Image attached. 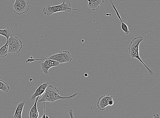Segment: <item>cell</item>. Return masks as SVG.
<instances>
[{"instance_id":"4fadbf2b","label":"cell","mask_w":160,"mask_h":118,"mask_svg":"<svg viewBox=\"0 0 160 118\" xmlns=\"http://www.w3.org/2000/svg\"><path fill=\"white\" fill-rule=\"evenodd\" d=\"M0 35L5 37L8 40L10 37L14 36V31L12 28L8 27L4 29H0Z\"/></svg>"},{"instance_id":"52a82bcc","label":"cell","mask_w":160,"mask_h":118,"mask_svg":"<svg viewBox=\"0 0 160 118\" xmlns=\"http://www.w3.org/2000/svg\"><path fill=\"white\" fill-rule=\"evenodd\" d=\"M45 61L41 63L42 72L45 75L48 74V70L51 68L59 66L60 63L56 61L52 60L47 58H44Z\"/></svg>"},{"instance_id":"9c48e42d","label":"cell","mask_w":160,"mask_h":118,"mask_svg":"<svg viewBox=\"0 0 160 118\" xmlns=\"http://www.w3.org/2000/svg\"><path fill=\"white\" fill-rule=\"evenodd\" d=\"M49 83L48 82H46L37 88L35 92L31 95V101H33L37 97L41 96L45 92L46 88L49 85Z\"/></svg>"},{"instance_id":"7c38bea8","label":"cell","mask_w":160,"mask_h":118,"mask_svg":"<svg viewBox=\"0 0 160 118\" xmlns=\"http://www.w3.org/2000/svg\"><path fill=\"white\" fill-rule=\"evenodd\" d=\"M24 101H22L19 103L17 105L16 110L13 116H12L13 118H22V114L23 108L25 104Z\"/></svg>"},{"instance_id":"2e32d148","label":"cell","mask_w":160,"mask_h":118,"mask_svg":"<svg viewBox=\"0 0 160 118\" xmlns=\"http://www.w3.org/2000/svg\"><path fill=\"white\" fill-rule=\"evenodd\" d=\"M121 28L122 30L125 32L126 34H129V27L124 22L121 23Z\"/></svg>"},{"instance_id":"5b68a950","label":"cell","mask_w":160,"mask_h":118,"mask_svg":"<svg viewBox=\"0 0 160 118\" xmlns=\"http://www.w3.org/2000/svg\"><path fill=\"white\" fill-rule=\"evenodd\" d=\"M47 59L56 61L60 63H71L72 60L70 53L67 51H60L58 54L52 55Z\"/></svg>"},{"instance_id":"277c9868","label":"cell","mask_w":160,"mask_h":118,"mask_svg":"<svg viewBox=\"0 0 160 118\" xmlns=\"http://www.w3.org/2000/svg\"><path fill=\"white\" fill-rule=\"evenodd\" d=\"M8 52L15 54L19 53L22 48V42L19 38L16 37H10L8 40Z\"/></svg>"},{"instance_id":"6da1fadb","label":"cell","mask_w":160,"mask_h":118,"mask_svg":"<svg viewBox=\"0 0 160 118\" xmlns=\"http://www.w3.org/2000/svg\"><path fill=\"white\" fill-rule=\"evenodd\" d=\"M78 95L77 93H75L72 95L67 97L61 96L60 95L59 90L56 87H54L52 85H48L45 91V93L39 102H53L59 99L71 100Z\"/></svg>"},{"instance_id":"7a4b0ae2","label":"cell","mask_w":160,"mask_h":118,"mask_svg":"<svg viewBox=\"0 0 160 118\" xmlns=\"http://www.w3.org/2000/svg\"><path fill=\"white\" fill-rule=\"evenodd\" d=\"M144 40V38L141 36L136 37L131 41L129 48V56L132 59L136 58L144 65L150 75H153L154 73L152 70L150 69L144 63L140 56L139 47L140 44Z\"/></svg>"},{"instance_id":"ac0fdd59","label":"cell","mask_w":160,"mask_h":118,"mask_svg":"<svg viewBox=\"0 0 160 118\" xmlns=\"http://www.w3.org/2000/svg\"><path fill=\"white\" fill-rule=\"evenodd\" d=\"M115 101L113 99L110 100L108 102V105L111 106L114 104Z\"/></svg>"},{"instance_id":"7402d4cb","label":"cell","mask_w":160,"mask_h":118,"mask_svg":"<svg viewBox=\"0 0 160 118\" xmlns=\"http://www.w3.org/2000/svg\"><path fill=\"white\" fill-rule=\"evenodd\" d=\"M30 58H33V57L31 56V57H30Z\"/></svg>"},{"instance_id":"9a60e30c","label":"cell","mask_w":160,"mask_h":118,"mask_svg":"<svg viewBox=\"0 0 160 118\" xmlns=\"http://www.w3.org/2000/svg\"><path fill=\"white\" fill-rule=\"evenodd\" d=\"M10 90V87L5 82L0 79V90L7 93Z\"/></svg>"},{"instance_id":"8992f818","label":"cell","mask_w":160,"mask_h":118,"mask_svg":"<svg viewBox=\"0 0 160 118\" xmlns=\"http://www.w3.org/2000/svg\"><path fill=\"white\" fill-rule=\"evenodd\" d=\"M13 8L14 12L19 15L27 13L29 5L27 0H16Z\"/></svg>"},{"instance_id":"d6986e66","label":"cell","mask_w":160,"mask_h":118,"mask_svg":"<svg viewBox=\"0 0 160 118\" xmlns=\"http://www.w3.org/2000/svg\"><path fill=\"white\" fill-rule=\"evenodd\" d=\"M69 114L71 118H72L74 117L73 116V110L71 109L69 110Z\"/></svg>"},{"instance_id":"8fae6325","label":"cell","mask_w":160,"mask_h":118,"mask_svg":"<svg viewBox=\"0 0 160 118\" xmlns=\"http://www.w3.org/2000/svg\"><path fill=\"white\" fill-rule=\"evenodd\" d=\"M39 96L37 97L36 98V101L35 104L31 108L30 112H29V118H37L39 116V112L38 111L37 107V103Z\"/></svg>"},{"instance_id":"30bf717a","label":"cell","mask_w":160,"mask_h":118,"mask_svg":"<svg viewBox=\"0 0 160 118\" xmlns=\"http://www.w3.org/2000/svg\"><path fill=\"white\" fill-rule=\"evenodd\" d=\"M88 1L89 8L93 11L98 10L100 6L104 2V0H88Z\"/></svg>"},{"instance_id":"e0dca14e","label":"cell","mask_w":160,"mask_h":118,"mask_svg":"<svg viewBox=\"0 0 160 118\" xmlns=\"http://www.w3.org/2000/svg\"><path fill=\"white\" fill-rule=\"evenodd\" d=\"M45 102H43V116L41 118H48V116H46L45 113Z\"/></svg>"},{"instance_id":"3957f363","label":"cell","mask_w":160,"mask_h":118,"mask_svg":"<svg viewBox=\"0 0 160 118\" xmlns=\"http://www.w3.org/2000/svg\"><path fill=\"white\" fill-rule=\"evenodd\" d=\"M72 10L91 12L89 11L72 8L71 3L69 2L65 3V0H63L62 3L59 5L51 6L49 4L46 5L43 8V12L45 15L49 16L54 13L60 12L64 11L66 13H71Z\"/></svg>"},{"instance_id":"603a6c76","label":"cell","mask_w":160,"mask_h":118,"mask_svg":"<svg viewBox=\"0 0 160 118\" xmlns=\"http://www.w3.org/2000/svg\"><path fill=\"white\" fill-rule=\"evenodd\" d=\"M110 1H111V2H112V0H110Z\"/></svg>"},{"instance_id":"ba28073f","label":"cell","mask_w":160,"mask_h":118,"mask_svg":"<svg viewBox=\"0 0 160 118\" xmlns=\"http://www.w3.org/2000/svg\"><path fill=\"white\" fill-rule=\"evenodd\" d=\"M112 95H107L102 96L99 98L97 102V107L100 110L103 111L105 109L107 106L108 102L110 100L113 99Z\"/></svg>"},{"instance_id":"ffe728a7","label":"cell","mask_w":160,"mask_h":118,"mask_svg":"<svg viewBox=\"0 0 160 118\" xmlns=\"http://www.w3.org/2000/svg\"><path fill=\"white\" fill-rule=\"evenodd\" d=\"M84 76L85 77H88V75L87 74V73H85V74H84Z\"/></svg>"},{"instance_id":"44dd1931","label":"cell","mask_w":160,"mask_h":118,"mask_svg":"<svg viewBox=\"0 0 160 118\" xmlns=\"http://www.w3.org/2000/svg\"><path fill=\"white\" fill-rule=\"evenodd\" d=\"M33 80V79H30V81H32Z\"/></svg>"},{"instance_id":"5bb4252c","label":"cell","mask_w":160,"mask_h":118,"mask_svg":"<svg viewBox=\"0 0 160 118\" xmlns=\"http://www.w3.org/2000/svg\"><path fill=\"white\" fill-rule=\"evenodd\" d=\"M8 41H7L5 45L0 48V58H4L7 56L8 52Z\"/></svg>"}]
</instances>
